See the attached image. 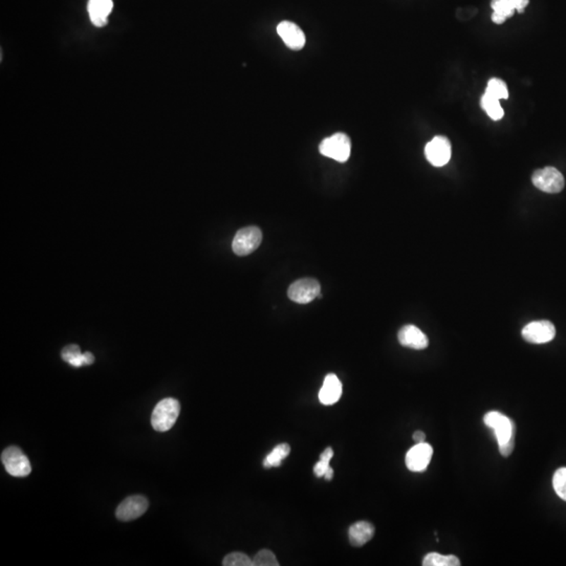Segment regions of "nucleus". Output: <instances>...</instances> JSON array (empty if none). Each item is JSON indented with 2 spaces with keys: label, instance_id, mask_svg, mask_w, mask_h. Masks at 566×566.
Here are the masks:
<instances>
[{
  "label": "nucleus",
  "instance_id": "4",
  "mask_svg": "<svg viewBox=\"0 0 566 566\" xmlns=\"http://www.w3.org/2000/svg\"><path fill=\"white\" fill-rule=\"evenodd\" d=\"M1 463L6 472L14 477H27L31 474L32 466L27 455L16 446L8 447L1 454Z\"/></svg>",
  "mask_w": 566,
  "mask_h": 566
},
{
  "label": "nucleus",
  "instance_id": "9",
  "mask_svg": "<svg viewBox=\"0 0 566 566\" xmlns=\"http://www.w3.org/2000/svg\"><path fill=\"white\" fill-rule=\"evenodd\" d=\"M451 153H452L451 143L446 136H435L425 147L427 160L435 167H442L448 164Z\"/></svg>",
  "mask_w": 566,
  "mask_h": 566
},
{
  "label": "nucleus",
  "instance_id": "30",
  "mask_svg": "<svg viewBox=\"0 0 566 566\" xmlns=\"http://www.w3.org/2000/svg\"><path fill=\"white\" fill-rule=\"evenodd\" d=\"M324 477H325V479H326V480H331V479H333V477H334L333 468L331 467V468H329V470H327V472L325 473Z\"/></svg>",
  "mask_w": 566,
  "mask_h": 566
},
{
  "label": "nucleus",
  "instance_id": "20",
  "mask_svg": "<svg viewBox=\"0 0 566 566\" xmlns=\"http://www.w3.org/2000/svg\"><path fill=\"white\" fill-rule=\"evenodd\" d=\"M424 566H459L461 560L454 555H440L439 553H429L423 560Z\"/></svg>",
  "mask_w": 566,
  "mask_h": 566
},
{
  "label": "nucleus",
  "instance_id": "24",
  "mask_svg": "<svg viewBox=\"0 0 566 566\" xmlns=\"http://www.w3.org/2000/svg\"><path fill=\"white\" fill-rule=\"evenodd\" d=\"M225 566H254L253 560L244 553H231L223 559Z\"/></svg>",
  "mask_w": 566,
  "mask_h": 566
},
{
  "label": "nucleus",
  "instance_id": "10",
  "mask_svg": "<svg viewBox=\"0 0 566 566\" xmlns=\"http://www.w3.org/2000/svg\"><path fill=\"white\" fill-rule=\"evenodd\" d=\"M433 448L427 442L414 444L407 452L406 467L411 472H424L432 459Z\"/></svg>",
  "mask_w": 566,
  "mask_h": 566
},
{
  "label": "nucleus",
  "instance_id": "8",
  "mask_svg": "<svg viewBox=\"0 0 566 566\" xmlns=\"http://www.w3.org/2000/svg\"><path fill=\"white\" fill-rule=\"evenodd\" d=\"M522 338L529 343L544 344L554 340L556 336L555 325L550 321H534L522 329Z\"/></svg>",
  "mask_w": 566,
  "mask_h": 566
},
{
  "label": "nucleus",
  "instance_id": "15",
  "mask_svg": "<svg viewBox=\"0 0 566 566\" xmlns=\"http://www.w3.org/2000/svg\"><path fill=\"white\" fill-rule=\"evenodd\" d=\"M114 8L112 0H90L88 4L90 20L98 28L107 25L108 16Z\"/></svg>",
  "mask_w": 566,
  "mask_h": 566
},
{
  "label": "nucleus",
  "instance_id": "1",
  "mask_svg": "<svg viewBox=\"0 0 566 566\" xmlns=\"http://www.w3.org/2000/svg\"><path fill=\"white\" fill-rule=\"evenodd\" d=\"M483 422L495 433L500 455L509 456L515 447L516 427L513 420L500 412L490 411L485 414Z\"/></svg>",
  "mask_w": 566,
  "mask_h": 566
},
{
  "label": "nucleus",
  "instance_id": "6",
  "mask_svg": "<svg viewBox=\"0 0 566 566\" xmlns=\"http://www.w3.org/2000/svg\"><path fill=\"white\" fill-rule=\"evenodd\" d=\"M261 242L262 233L259 228L247 227L236 233L232 249L236 255L247 256L257 250Z\"/></svg>",
  "mask_w": 566,
  "mask_h": 566
},
{
  "label": "nucleus",
  "instance_id": "5",
  "mask_svg": "<svg viewBox=\"0 0 566 566\" xmlns=\"http://www.w3.org/2000/svg\"><path fill=\"white\" fill-rule=\"evenodd\" d=\"M532 182L536 188L550 194L561 192L565 185L562 173L554 167H546L536 170L532 177Z\"/></svg>",
  "mask_w": 566,
  "mask_h": 566
},
{
  "label": "nucleus",
  "instance_id": "12",
  "mask_svg": "<svg viewBox=\"0 0 566 566\" xmlns=\"http://www.w3.org/2000/svg\"><path fill=\"white\" fill-rule=\"evenodd\" d=\"M277 33L285 43L286 47L293 51H300L305 45V33L298 25L290 21H283L279 23L277 27Z\"/></svg>",
  "mask_w": 566,
  "mask_h": 566
},
{
  "label": "nucleus",
  "instance_id": "2",
  "mask_svg": "<svg viewBox=\"0 0 566 566\" xmlns=\"http://www.w3.org/2000/svg\"><path fill=\"white\" fill-rule=\"evenodd\" d=\"M181 405L172 398L164 399L158 403L151 415V425L158 432L170 430L179 418Z\"/></svg>",
  "mask_w": 566,
  "mask_h": 566
},
{
  "label": "nucleus",
  "instance_id": "26",
  "mask_svg": "<svg viewBox=\"0 0 566 566\" xmlns=\"http://www.w3.org/2000/svg\"><path fill=\"white\" fill-rule=\"evenodd\" d=\"M491 6L494 12L502 15L505 18L513 16L515 13V8L505 0H492Z\"/></svg>",
  "mask_w": 566,
  "mask_h": 566
},
{
  "label": "nucleus",
  "instance_id": "11",
  "mask_svg": "<svg viewBox=\"0 0 566 566\" xmlns=\"http://www.w3.org/2000/svg\"><path fill=\"white\" fill-rule=\"evenodd\" d=\"M148 507V500L144 496H130L120 503L117 509L116 516L121 521H131L145 514Z\"/></svg>",
  "mask_w": 566,
  "mask_h": 566
},
{
  "label": "nucleus",
  "instance_id": "14",
  "mask_svg": "<svg viewBox=\"0 0 566 566\" xmlns=\"http://www.w3.org/2000/svg\"><path fill=\"white\" fill-rule=\"evenodd\" d=\"M342 391H343V388H342V383L338 377L334 374L327 375L323 382L322 388L319 392V400H320L321 404L331 406L341 399Z\"/></svg>",
  "mask_w": 566,
  "mask_h": 566
},
{
  "label": "nucleus",
  "instance_id": "19",
  "mask_svg": "<svg viewBox=\"0 0 566 566\" xmlns=\"http://www.w3.org/2000/svg\"><path fill=\"white\" fill-rule=\"evenodd\" d=\"M290 447L288 444H279L269 453L268 456L264 459V467L266 469L270 468H277L290 455Z\"/></svg>",
  "mask_w": 566,
  "mask_h": 566
},
{
  "label": "nucleus",
  "instance_id": "27",
  "mask_svg": "<svg viewBox=\"0 0 566 566\" xmlns=\"http://www.w3.org/2000/svg\"><path fill=\"white\" fill-rule=\"evenodd\" d=\"M505 1L509 2L512 6H513L515 10H517L519 13H524V8L528 6L529 2L530 0H505Z\"/></svg>",
  "mask_w": 566,
  "mask_h": 566
},
{
  "label": "nucleus",
  "instance_id": "16",
  "mask_svg": "<svg viewBox=\"0 0 566 566\" xmlns=\"http://www.w3.org/2000/svg\"><path fill=\"white\" fill-rule=\"evenodd\" d=\"M375 533L376 530L372 524L367 521H358L349 528V541L353 546H363L372 539Z\"/></svg>",
  "mask_w": 566,
  "mask_h": 566
},
{
  "label": "nucleus",
  "instance_id": "3",
  "mask_svg": "<svg viewBox=\"0 0 566 566\" xmlns=\"http://www.w3.org/2000/svg\"><path fill=\"white\" fill-rule=\"evenodd\" d=\"M319 151L324 157L344 163L350 157V138L346 134L338 132L324 138L319 146Z\"/></svg>",
  "mask_w": 566,
  "mask_h": 566
},
{
  "label": "nucleus",
  "instance_id": "22",
  "mask_svg": "<svg viewBox=\"0 0 566 566\" xmlns=\"http://www.w3.org/2000/svg\"><path fill=\"white\" fill-rule=\"evenodd\" d=\"M334 457V450L331 448H326L320 455V461L314 466V473L316 476L324 477L325 473L331 468L329 461Z\"/></svg>",
  "mask_w": 566,
  "mask_h": 566
},
{
  "label": "nucleus",
  "instance_id": "18",
  "mask_svg": "<svg viewBox=\"0 0 566 566\" xmlns=\"http://www.w3.org/2000/svg\"><path fill=\"white\" fill-rule=\"evenodd\" d=\"M500 100L496 99L493 95L485 93L480 100L481 108L487 112L488 116L494 121L502 120L505 116L503 108L500 105Z\"/></svg>",
  "mask_w": 566,
  "mask_h": 566
},
{
  "label": "nucleus",
  "instance_id": "29",
  "mask_svg": "<svg viewBox=\"0 0 566 566\" xmlns=\"http://www.w3.org/2000/svg\"><path fill=\"white\" fill-rule=\"evenodd\" d=\"M425 439H426V435H425L423 431H415V432L413 433V440L416 444L425 442Z\"/></svg>",
  "mask_w": 566,
  "mask_h": 566
},
{
  "label": "nucleus",
  "instance_id": "17",
  "mask_svg": "<svg viewBox=\"0 0 566 566\" xmlns=\"http://www.w3.org/2000/svg\"><path fill=\"white\" fill-rule=\"evenodd\" d=\"M61 358L63 361L67 362L76 368L82 367L84 365H92L95 362V357L92 353L88 351V353H82L80 347L76 344L64 347L61 353Z\"/></svg>",
  "mask_w": 566,
  "mask_h": 566
},
{
  "label": "nucleus",
  "instance_id": "23",
  "mask_svg": "<svg viewBox=\"0 0 566 566\" xmlns=\"http://www.w3.org/2000/svg\"><path fill=\"white\" fill-rule=\"evenodd\" d=\"M553 487L557 495L566 502V468H560L555 472Z\"/></svg>",
  "mask_w": 566,
  "mask_h": 566
},
{
  "label": "nucleus",
  "instance_id": "28",
  "mask_svg": "<svg viewBox=\"0 0 566 566\" xmlns=\"http://www.w3.org/2000/svg\"><path fill=\"white\" fill-rule=\"evenodd\" d=\"M505 20H507V18L502 15L498 14V13L493 12V14H492V21L496 25H502Z\"/></svg>",
  "mask_w": 566,
  "mask_h": 566
},
{
  "label": "nucleus",
  "instance_id": "21",
  "mask_svg": "<svg viewBox=\"0 0 566 566\" xmlns=\"http://www.w3.org/2000/svg\"><path fill=\"white\" fill-rule=\"evenodd\" d=\"M487 94L493 95L494 98L498 100H507L509 98V90H507V84L502 79L497 78H492L488 82Z\"/></svg>",
  "mask_w": 566,
  "mask_h": 566
},
{
  "label": "nucleus",
  "instance_id": "13",
  "mask_svg": "<svg viewBox=\"0 0 566 566\" xmlns=\"http://www.w3.org/2000/svg\"><path fill=\"white\" fill-rule=\"evenodd\" d=\"M399 342L401 346L408 348L422 350L429 346L428 337L414 325H405L398 334Z\"/></svg>",
  "mask_w": 566,
  "mask_h": 566
},
{
  "label": "nucleus",
  "instance_id": "25",
  "mask_svg": "<svg viewBox=\"0 0 566 566\" xmlns=\"http://www.w3.org/2000/svg\"><path fill=\"white\" fill-rule=\"evenodd\" d=\"M254 566H278V560L274 553L269 550H262L254 557Z\"/></svg>",
  "mask_w": 566,
  "mask_h": 566
},
{
  "label": "nucleus",
  "instance_id": "7",
  "mask_svg": "<svg viewBox=\"0 0 566 566\" xmlns=\"http://www.w3.org/2000/svg\"><path fill=\"white\" fill-rule=\"evenodd\" d=\"M288 295V298L294 302L307 305L321 296L320 283L316 279H300L290 284Z\"/></svg>",
  "mask_w": 566,
  "mask_h": 566
}]
</instances>
